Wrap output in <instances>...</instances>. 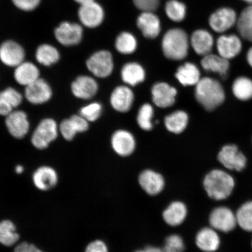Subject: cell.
Returning a JSON list of instances; mask_svg holds the SVG:
<instances>
[{
  "label": "cell",
  "mask_w": 252,
  "mask_h": 252,
  "mask_svg": "<svg viewBox=\"0 0 252 252\" xmlns=\"http://www.w3.org/2000/svg\"><path fill=\"white\" fill-rule=\"evenodd\" d=\"M58 126L54 120L44 119L34 130L32 143L37 149H45L58 137Z\"/></svg>",
  "instance_id": "obj_4"
},
{
  "label": "cell",
  "mask_w": 252,
  "mask_h": 252,
  "mask_svg": "<svg viewBox=\"0 0 252 252\" xmlns=\"http://www.w3.org/2000/svg\"><path fill=\"white\" fill-rule=\"evenodd\" d=\"M87 67L97 77L105 78L111 74L113 69V58L109 51L101 50L94 53L87 62Z\"/></svg>",
  "instance_id": "obj_7"
},
{
  "label": "cell",
  "mask_w": 252,
  "mask_h": 252,
  "mask_svg": "<svg viewBox=\"0 0 252 252\" xmlns=\"http://www.w3.org/2000/svg\"><path fill=\"white\" fill-rule=\"evenodd\" d=\"M137 25L144 36L149 39H155L161 30L158 17L154 12L145 11L138 16Z\"/></svg>",
  "instance_id": "obj_14"
},
{
  "label": "cell",
  "mask_w": 252,
  "mask_h": 252,
  "mask_svg": "<svg viewBox=\"0 0 252 252\" xmlns=\"http://www.w3.org/2000/svg\"><path fill=\"white\" fill-rule=\"evenodd\" d=\"M14 252H44L40 249L36 247L35 245L27 243V242H22L20 244L16 247Z\"/></svg>",
  "instance_id": "obj_45"
},
{
  "label": "cell",
  "mask_w": 252,
  "mask_h": 252,
  "mask_svg": "<svg viewBox=\"0 0 252 252\" xmlns=\"http://www.w3.org/2000/svg\"><path fill=\"white\" fill-rule=\"evenodd\" d=\"M247 61L248 64L252 68V46H251L247 52Z\"/></svg>",
  "instance_id": "obj_47"
},
{
  "label": "cell",
  "mask_w": 252,
  "mask_h": 252,
  "mask_svg": "<svg viewBox=\"0 0 252 252\" xmlns=\"http://www.w3.org/2000/svg\"><path fill=\"white\" fill-rule=\"evenodd\" d=\"M0 98L10 104L13 108L20 105L23 100L21 94L12 88H8L0 93Z\"/></svg>",
  "instance_id": "obj_41"
},
{
  "label": "cell",
  "mask_w": 252,
  "mask_h": 252,
  "mask_svg": "<svg viewBox=\"0 0 252 252\" xmlns=\"http://www.w3.org/2000/svg\"><path fill=\"white\" fill-rule=\"evenodd\" d=\"M241 1L248 3L249 4H252V0H241Z\"/></svg>",
  "instance_id": "obj_51"
},
{
  "label": "cell",
  "mask_w": 252,
  "mask_h": 252,
  "mask_svg": "<svg viewBox=\"0 0 252 252\" xmlns=\"http://www.w3.org/2000/svg\"><path fill=\"white\" fill-rule=\"evenodd\" d=\"M165 12L170 20L174 22H181L187 15V7L178 0H169L165 5Z\"/></svg>",
  "instance_id": "obj_36"
},
{
  "label": "cell",
  "mask_w": 252,
  "mask_h": 252,
  "mask_svg": "<svg viewBox=\"0 0 252 252\" xmlns=\"http://www.w3.org/2000/svg\"><path fill=\"white\" fill-rule=\"evenodd\" d=\"M154 110L152 106L149 103L144 104L141 107L137 116V123L140 127L144 130L149 131L153 127L151 119Z\"/></svg>",
  "instance_id": "obj_38"
},
{
  "label": "cell",
  "mask_w": 252,
  "mask_h": 252,
  "mask_svg": "<svg viewBox=\"0 0 252 252\" xmlns=\"http://www.w3.org/2000/svg\"><path fill=\"white\" fill-rule=\"evenodd\" d=\"M236 218L242 229L252 231V201L246 203L239 208Z\"/></svg>",
  "instance_id": "obj_37"
},
{
  "label": "cell",
  "mask_w": 252,
  "mask_h": 252,
  "mask_svg": "<svg viewBox=\"0 0 252 252\" xmlns=\"http://www.w3.org/2000/svg\"><path fill=\"white\" fill-rule=\"evenodd\" d=\"M74 1L77 2L78 4L81 5L83 4H86V3L87 2L94 1V0H74Z\"/></svg>",
  "instance_id": "obj_50"
},
{
  "label": "cell",
  "mask_w": 252,
  "mask_h": 252,
  "mask_svg": "<svg viewBox=\"0 0 252 252\" xmlns=\"http://www.w3.org/2000/svg\"><path fill=\"white\" fill-rule=\"evenodd\" d=\"M39 70L31 62H23L16 67L14 78L21 86H28L39 78Z\"/></svg>",
  "instance_id": "obj_25"
},
{
  "label": "cell",
  "mask_w": 252,
  "mask_h": 252,
  "mask_svg": "<svg viewBox=\"0 0 252 252\" xmlns=\"http://www.w3.org/2000/svg\"><path fill=\"white\" fill-rule=\"evenodd\" d=\"M188 116L187 113L179 110L167 116L165 119L166 127L169 131L179 134L184 131L188 125Z\"/></svg>",
  "instance_id": "obj_33"
},
{
  "label": "cell",
  "mask_w": 252,
  "mask_h": 252,
  "mask_svg": "<svg viewBox=\"0 0 252 252\" xmlns=\"http://www.w3.org/2000/svg\"><path fill=\"white\" fill-rule=\"evenodd\" d=\"M220 244L219 235L212 228H203L197 235V247L204 252H215L218 250Z\"/></svg>",
  "instance_id": "obj_26"
},
{
  "label": "cell",
  "mask_w": 252,
  "mask_h": 252,
  "mask_svg": "<svg viewBox=\"0 0 252 252\" xmlns=\"http://www.w3.org/2000/svg\"><path fill=\"white\" fill-rule=\"evenodd\" d=\"M190 42L194 52L203 56L210 54L214 45L212 34L205 30L195 31L192 34Z\"/></svg>",
  "instance_id": "obj_22"
},
{
  "label": "cell",
  "mask_w": 252,
  "mask_h": 252,
  "mask_svg": "<svg viewBox=\"0 0 252 252\" xmlns=\"http://www.w3.org/2000/svg\"><path fill=\"white\" fill-rule=\"evenodd\" d=\"M236 27L242 39L252 42V4L242 11L238 16Z\"/></svg>",
  "instance_id": "obj_29"
},
{
  "label": "cell",
  "mask_w": 252,
  "mask_h": 252,
  "mask_svg": "<svg viewBox=\"0 0 252 252\" xmlns=\"http://www.w3.org/2000/svg\"><path fill=\"white\" fill-rule=\"evenodd\" d=\"M187 213V208L184 203L181 201H175L163 212V220L169 225L177 226L184 222Z\"/></svg>",
  "instance_id": "obj_27"
},
{
  "label": "cell",
  "mask_w": 252,
  "mask_h": 252,
  "mask_svg": "<svg viewBox=\"0 0 252 252\" xmlns=\"http://www.w3.org/2000/svg\"><path fill=\"white\" fill-rule=\"evenodd\" d=\"M218 159L225 168L236 171H242L247 165V158L234 144L223 146L220 151Z\"/></svg>",
  "instance_id": "obj_9"
},
{
  "label": "cell",
  "mask_w": 252,
  "mask_h": 252,
  "mask_svg": "<svg viewBox=\"0 0 252 252\" xmlns=\"http://www.w3.org/2000/svg\"><path fill=\"white\" fill-rule=\"evenodd\" d=\"M189 42L188 34L180 28L167 31L162 40V48L167 58L180 61L187 56Z\"/></svg>",
  "instance_id": "obj_3"
},
{
  "label": "cell",
  "mask_w": 252,
  "mask_h": 252,
  "mask_svg": "<svg viewBox=\"0 0 252 252\" xmlns=\"http://www.w3.org/2000/svg\"><path fill=\"white\" fill-rule=\"evenodd\" d=\"M24 58L23 47L15 41H5L0 46V60L5 65L17 67L24 62Z\"/></svg>",
  "instance_id": "obj_11"
},
{
  "label": "cell",
  "mask_w": 252,
  "mask_h": 252,
  "mask_svg": "<svg viewBox=\"0 0 252 252\" xmlns=\"http://www.w3.org/2000/svg\"><path fill=\"white\" fill-rule=\"evenodd\" d=\"M145 71L143 67L136 63L126 64L122 70V77L125 83L135 86L144 80Z\"/></svg>",
  "instance_id": "obj_30"
},
{
  "label": "cell",
  "mask_w": 252,
  "mask_h": 252,
  "mask_svg": "<svg viewBox=\"0 0 252 252\" xmlns=\"http://www.w3.org/2000/svg\"><path fill=\"white\" fill-rule=\"evenodd\" d=\"M98 86L95 80L90 77L81 75L72 83L71 91L78 98L89 99L97 93Z\"/></svg>",
  "instance_id": "obj_18"
},
{
  "label": "cell",
  "mask_w": 252,
  "mask_h": 252,
  "mask_svg": "<svg viewBox=\"0 0 252 252\" xmlns=\"http://www.w3.org/2000/svg\"><path fill=\"white\" fill-rule=\"evenodd\" d=\"M203 184L209 196L216 200H223L228 197L235 186L232 176L219 169L213 170L208 173Z\"/></svg>",
  "instance_id": "obj_2"
},
{
  "label": "cell",
  "mask_w": 252,
  "mask_h": 252,
  "mask_svg": "<svg viewBox=\"0 0 252 252\" xmlns=\"http://www.w3.org/2000/svg\"><path fill=\"white\" fill-rule=\"evenodd\" d=\"M138 9L143 12H154L158 7L159 0H133Z\"/></svg>",
  "instance_id": "obj_43"
},
{
  "label": "cell",
  "mask_w": 252,
  "mask_h": 252,
  "mask_svg": "<svg viewBox=\"0 0 252 252\" xmlns=\"http://www.w3.org/2000/svg\"><path fill=\"white\" fill-rule=\"evenodd\" d=\"M12 109L10 104L0 98V115L7 116L12 112Z\"/></svg>",
  "instance_id": "obj_46"
},
{
  "label": "cell",
  "mask_w": 252,
  "mask_h": 252,
  "mask_svg": "<svg viewBox=\"0 0 252 252\" xmlns=\"http://www.w3.org/2000/svg\"><path fill=\"white\" fill-rule=\"evenodd\" d=\"M137 42L133 34L124 32L116 38L115 42L116 49L122 54H131L137 49Z\"/></svg>",
  "instance_id": "obj_35"
},
{
  "label": "cell",
  "mask_w": 252,
  "mask_h": 252,
  "mask_svg": "<svg viewBox=\"0 0 252 252\" xmlns=\"http://www.w3.org/2000/svg\"><path fill=\"white\" fill-rule=\"evenodd\" d=\"M232 91L236 98L241 101L252 99V80L244 76L236 78L232 84Z\"/></svg>",
  "instance_id": "obj_31"
},
{
  "label": "cell",
  "mask_w": 252,
  "mask_h": 252,
  "mask_svg": "<svg viewBox=\"0 0 252 252\" xmlns=\"http://www.w3.org/2000/svg\"><path fill=\"white\" fill-rule=\"evenodd\" d=\"M112 145L115 152L121 156H128L133 153L135 147L134 138L125 130L116 131L112 138Z\"/></svg>",
  "instance_id": "obj_20"
},
{
  "label": "cell",
  "mask_w": 252,
  "mask_h": 252,
  "mask_svg": "<svg viewBox=\"0 0 252 252\" xmlns=\"http://www.w3.org/2000/svg\"><path fill=\"white\" fill-rule=\"evenodd\" d=\"M201 64L205 70L216 72L223 79L228 77V72L230 68L228 60L222 58L219 55L212 53L204 56L201 61Z\"/></svg>",
  "instance_id": "obj_24"
},
{
  "label": "cell",
  "mask_w": 252,
  "mask_h": 252,
  "mask_svg": "<svg viewBox=\"0 0 252 252\" xmlns=\"http://www.w3.org/2000/svg\"><path fill=\"white\" fill-rule=\"evenodd\" d=\"M19 239L20 235L11 220H5L0 222V244L10 247L17 243Z\"/></svg>",
  "instance_id": "obj_32"
},
{
  "label": "cell",
  "mask_w": 252,
  "mask_h": 252,
  "mask_svg": "<svg viewBox=\"0 0 252 252\" xmlns=\"http://www.w3.org/2000/svg\"><path fill=\"white\" fill-rule=\"evenodd\" d=\"M25 94L28 101L38 105L45 103L51 98L52 91L45 80L39 78L26 87Z\"/></svg>",
  "instance_id": "obj_13"
},
{
  "label": "cell",
  "mask_w": 252,
  "mask_h": 252,
  "mask_svg": "<svg viewBox=\"0 0 252 252\" xmlns=\"http://www.w3.org/2000/svg\"><path fill=\"white\" fill-rule=\"evenodd\" d=\"M139 184L148 194L156 195L163 190L165 181L163 176L159 173L151 170H146L141 173Z\"/></svg>",
  "instance_id": "obj_21"
},
{
  "label": "cell",
  "mask_w": 252,
  "mask_h": 252,
  "mask_svg": "<svg viewBox=\"0 0 252 252\" xmlns=\"http://www.w3.org/2000/svg\"><path fill=\"white\" fill-rule=\"evenodd\" d=\"M86 252H108V249L103 241L96 240L87 246Z\"/></svg>",
  "instance_id": "obj_44"
},
{
  "label": "cell",
  "mask_w": 252,
  "mask_h": 252,
  "mask_svg": "<svg viewBox=\"0 0 252 252\" xmlns=\"http://www.w3.org/2000/svg\"><path fill=\"white\" fill-rule=\"evenodd\" d=\"M135 252H145V250H144V251H138Z\"/></svg>",
  "instance_id": "obj_52"
},
{
  "label": "cell",
  "mask_w": 252,
  "mask_h": 252,
  "mask_svg": "<svg viewBox=\"0 0 252 252\" xmlns=\"http://www.w3.org/2000/svg\"><path fill=\"white\" fill-rule=\"evenodd\" d=\"M210 223L214 229L228 232L235 228L237 220L231 210L226 207H219L211 213Z\"/></svg>",
  "instance_id": "obj_12"
},
{
  "label": "cell",
  "mask_w": 252,
  "mask_h": 252,
  "mask_svg": "<svg viewBox=\"0 0 252 252\" xmlns=\"http://www.w3.org/2000/svg\"><path fill=\"white\" fill-rule=\"evenodd\" d=\"M146 252H163L162 250L156 247H148L145 250Z\"/></svg>",
  "instance_id": "obj_48"
},
{
  "label": "cell",
  "mask_w": 252,
  "mask_h": 252,
  "mask_svg": "<svg viewBox=\"0 0 252 252\" xmlns=\"http://www.w3.org/2000/svg\"><path fill=\"white\" fill-rule=\"evenodd\" d=\"M238 17L234 9L223 7L217 9L210 15L209 24L214 32L222 33L236 25Z\"/></svg>",
  "instance_id": "obj_5"
},
{
  "label": "cell",
  "mask_w": 252,
  "mask_h": 252,
  "mask_svg": "<svg viewBox=\"0 0 252 252\" xmlns=\"http://www.w3.org/2000/svg\"><path fill=\"white\" fill-rule=\"evenodd\" d=\"M134 100V94L130 88L121 86L113 91L110 97V103L116 110L127 112L131 108Z\"/></svg>",
  "instance_id": "obj_23"
},
{
  "label": "cell",
  "mask_w": 252,
  "mask_h": 252,
  "mask_svg": "<svg viewBox=\"0 0 252 252\" xmlns=\"http://www.w3.org/2000/svg\"><path fill=\"white\" fill-rule=\"evenodd\" d=\"M24 167L21 165H18L15 167V172L18 173V174H21V173L24 172Z\"/></svg>",
  "instance_id": "obj_49"
},
{
  "label": "cell",
  "mask_w": 252,
  "mask_h": 252,
  "mask_svg": "<svg viewBox=\"0 0 252 252\" xmlns=\"http://www.w3.org/2000/svg\"><path fill=\"white\" fill-rule=\"evenodd\" d=\"M32 180L34 187L39 190H49L58 184V173L52 167L41 166L34 172Z\"/></svg>",
  "instance_id": "obj_16"
},
{
  "label": "cell",
  "mask_w": 252,
  "mask_h": 252,
  "mask_svg": "<svg viewBox=\"0 0 252 252\" xmlns=\"http://www.w3.org/2000/svg\"><path fill=\"white\" fill-rule=\"evenodd\" d=\"M153 100L157 106L161 108H168L175 103L177 91L175 88L165 83L154 85L152 88Z\"/></svg>",
  "instance_id": "obj_17"
},
{
  "label": "cell",
  "mask_w": 252,
  "mask_h": 252,
  "mask_svg": "<svg viewBox=\"0 0 252 252\" xmlns=\"http://www.w3.org/2000/svg\"><path fill=\"white\" fill-rule=\"evenodd\" d=\"M101 112L102 106L98 103L94 102L83 107L80 110V115L88 122H94L99 118Z\"/></svg>",
  "instance_id": "obj_39"
},
{
  "label": "cell",
  "mask_w": 252,
  "mask_h": 252,
  "mask_svg": "<svg viewBox=\"0 0 252 252\" xmlns=\"http://www.w3.org/2000/svg\"><path fill=\"white\" fill-rule=\"evenodd\" d=\"M195 96L197 102L209 111L218 108L225 99V93L222 85L210 77L200 79L196 85Z\"/></svg>",
  "instance_id": "obj_1"
},
{
  "label": "cell",
  "mask_w": 252,
  "mask_h": 252,
  "mask_svg": "<svg viewBox=\"0 0 252 252\" xmlns=\"http://www.w3.org/2000/svg\"><path fill=\"white\" fill-rule=\"evenodd\" d=\"M87 120L81 115H73L62 122L60 130L65 140L71 141L78 133L86 131L89 125Z\"/></svg>",
  "instance_id": "obj_19"
},
{
  "label": "cell",
  "mask_w": 252,
  "mask_h": 252,
  "mask_svg": "<svg viewBox=\"0 0 252 252\" xmlns=\"http://www.w3.org/2000/svg\"><path fill=\"white\" fill-rule=\"evenodd\" d=\"M185 246L184 241L180 236L172 235L166 238L163 252H183Z\"/></svg>",
  "instance_id": "obj_40"
},
{
  "label": "cell",
  "mask_w": 252,
  "mask_h": 252,
  "mask_svg": "<svg viewBox=\"0 0 252 252\" xmlns=\"http://www.w3.org/2000/svg\"><path fill=\"white\" fill-rule=\"evenodd\" d=\"M13 4L20 10L30 12L38 7L41 0H11Z\"/></svg>",
  "instance_id": "obj_42"
},
{
  "label": "cell",
  "mask_w": 252,
  "mask_h": 252,
  "mask_svg": "<svg viewBox=\"0 0 252 252\" xmlns=\"http://www.w3.org/2000/svg\"><path fill=\"white\" fill-rule=\"evenodd\" d=\"M175 76L179 83L184 86H196L201 79L199 69L191 63H185L179 67Z\"/></svg>",
  "instance_id": "obj_28"
},
{
  "label": "cell",
  "mask_w": 252,
  "mask_h": 252,
  "mask_svg": "<svg viewBox=\"0 0 252 252\" xmlns=\"http://www.w3.org/2000/svg\"><path fill=\"white\" fill-rule=\"evenodd\" d=\"M216 47L218 54L229 61L240 54L242 42L240 36L236 34H223L217 39Z\"/></svg>",
  "instance_id": "obj_10"
},
{
  "label": "cell",
  "mask_w": 252,
  "mask_h": 252,
  "mask_svg": "<svg viewBox=\"0 0 252 252\" xmlns=\"http://www.w3.org/2000/svg\"><path fill=\"white\" fill-rule=\"evenodd\" d=\"M55 36L56 40L63 46L76 45L83 39V27L77 23L63 22L56 28Z\"/></svg>",
  "instance_id": "obj_6"
},
{
  "label": "cell",
  "mask_w": 252,
  "mask_h": 252,
  "mask_svg": "<svg viewBox=\"0 0 252 252\" xmlns=\"http://www.w3.org/2000/svg\"><path fill=\"white\" fill-rule=\"evenodd\" d=\"M36 59L40 64L50 66L59 61L60 53L54 46L49 44H43L37 47Z\"/></svg>",
  "instance_id": "obj_34"
},
{
  "label": "cell",
  "mask_w": 252,
  "mask_h": 252,
  "mask_svg": "<svg viewBox=\"0 0 252 252\" xmlns=\"http://www.w3.org/2000/svg\"><path fill=\"white\" fill-rule=\"evenodd\" d=\"M5 124L9 133L17 138L24 137L30 129L27 115L21 110L12 112L8 115L6 118Z\"/></svg>",
  "instance_id": "obj_15"
},
{
  "label": "cell",
  "mask_w": 252,
  "mask_h": 252,
  "mask_svg": "<svg viewBox=\"0 0 252 252\" xmlns=\"http://www.w3.org/2000/svg\"><path fill=\"white\" fill-rule=\"evenodd\" d=\"M78 17L81 24L84 26L94 28L103 23L105 12L101 5L93 1L80 5L78 11Z\"/></svg>",
  "instance_id": "obj_8"
}]
</instances>
